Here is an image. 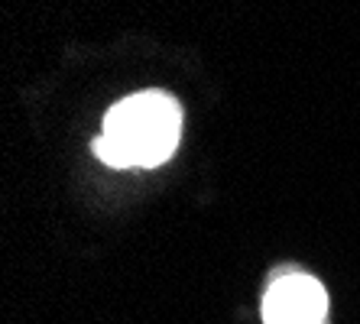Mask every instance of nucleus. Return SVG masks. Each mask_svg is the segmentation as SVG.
Masks as SVG:
<instances>
[{
  "instance_id": "1",
  "label": "nucleus",
  "mask_w": 360,
  "mask_h": 324,
  "mask_svg": "<svg viewBox=\"0 0 360 324\" xmlns=\"http://www.w3.org/2000/svg\"><path fill=\"white\" fill-rule=\"evenodd\" d=\"M179 136L182 110L176 101L162 91H140L108 110L94 153L114 169L160 166L176 153Z\"/></svg>"
},
{
  "instance_id": "2",
  "label": "nucleus",
  "mask_w": 360,
  "mask_h": 324,
  "mask_svg": "<svg viewBox=\"0 0 360 324\" xmlns=\"http://www.w3.org/2000/svg\"><path fill=\"white\" fill-rule=\"evenodd\" d=\"M328 295L319 279L305 273H279L263 299L266 324H325Z\"/></svg>"
}]
</instances>
